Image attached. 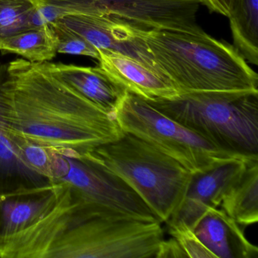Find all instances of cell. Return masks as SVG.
<instances>
[{
	"label": "cell",
	"mask_w": 258,
	"mask_h": 258,
	"mask_svg": "<svg viewBox=\"0 0 258 258\" xmlns=\"http://www.w3.org/2000/svg\"><path fill=\"white\" fill-rule=\"evenodd\" d=\"M0 132L16 143L80 159L123 134L114 116L51 73L45 62L0 64Z\"/></svg>",
	"instance_id": "1"
},
{
	"label": "cell",
	"mask_w": 258,
	"mask_h": 258,
	"mask_svg": "<svg viewBox=\"0 0 258 258\" xmlns=\"http://www.w3.org/2000/svg\"><path fill=\"white\" fill-rule=\"evenodd\" d=\"M149 52L179 93L258 91L257 74L232 45L203 30L144 31Z\"/></svg>",
	"instance_id": "2"
},
{
	"label": "cell",
	"mask_w": 258,
	"mask_h": 258,
	"mask_svg": "<svg viewBox=\"0 0 258 258\" xmlns=\"http://www.w3.org/2000/svg\"><path fill=\"white\" fill-rule=\"evenodd\" d=\"M80 159L123 179L162 223H167L182 205L192 176L180 163L126 132L89 151Z\"/></svg>",
	"instance_id": "3"
},
{
	"label": "cell",
	"mask_w": 258,
	"mask_h": 258,
	"mask_svg": "<svg viewBox=\"0 0 258 258\" xmlns=\"http://www.w3.org/2000/svg\"><path fill=\"white\" fill-rule=\"evenodd\" d=\"M147 101L222 150L258 159V91L191 92Z\"/></svg>",
	"instance_id": "4"
},
{
	"label": "cell",
	"mask_w": 258,
	"mask_h": 258,
	"mask_svg": "<svg viewBox=\"0 0 258 258\" xmlns=\"http://www.w3.org/2000/svg\"><path fill=\"white\" fill-rule=\"evenodd\" d=\"M161 224L85 202L48 258H157Z\"/></svg>",
	"instance_id": "5"
},
{
	"label": "cell",
	"mask_w": 258,
	"mask_h": 258,
	"mask_svg": "<svg viewBox=\"0 0 258 258\" xmlns=\"http://www.w3.org/2000/svg\"><path fill=\"white\" fill-rule=\"evenodd\" d=\"M114 117L123 132L152 145L180 163L192 174L232 160H249L214 146L146 99L129 92L119 104Z\"/></svg>",
	"instance_id": "6"
},
{
	"label": "cell",
	"mask_w": 258,
	"mask_h": 258,
	"mask_svg": "<svg viewBox=\"0 0 258 258\" xmlns=\"http://www.w3.org/2000/svg\"><path fill=\"white\" fill-rule=\"evenodd\" d=\"M199 0H42L45 23L69 15L102 16L143 31H199Z\"/></svg>",
	"instance_id": "7"
},
{
	"label": "cell",
	"mask_w": 258,
	"mask_h": 258,
	"mask_svg": "<svg viewBox=\"0 0 258 258\" xmlns=\"http://www.w3.org/2000/svg\"><path fill=\"white\" fill-rule=\"evenodd\" d=\"M52 174L53 182L69 184L89 203L141 220H159L123 179L86 160L56 154Z\"/></svg>",
	"instance_id": "8"
},
{
	"label": "cell",
	"mask_w": 258,
	"mask_h": 258,
	"mask_svg": "<svg viewBox=\"0 0 258 258\" xmlns=\"http://www.w3.org/2000/svg\"><path fill=\"white\" fill-rule=\"evenodd\" d=\"M85 202L69 184L63 182L59 198L47 214L17 233L0 237V257L48 258Z\"/></svg>",
	"instance_id": "9"
},
{
	"label": "cell",
	"mask_w": 258,
	"mask_h": 258,
	"mask_svg": "<svg viewBox=\"0 0 258 258\" xmlns=\"http://www.w3.org/2000/svg\"><path fill=\"white\" fill-rule=\"evenodd\" d=\"M55 21L84 37L98 51L127 55L164 75L149 52L143 30L102 16L69 15Z\"/></svg>",
	"instance_id": "10"
},
{
	"label": "cell",
	"mask_w": 258,
	"mask_h": 258,
	"mask_svg": "<svg viewBox=\"0 0 258 258\" xmlns=\"http://www.w3.org/2000/svg\"><path fill=\"white\" fill-rule=\"evenodd\" d=\"M250 161L232 160L192 174L182 205L167 225L183 224L193 230L207 211L220 207L226 188Z\"/></svg>",
	"instance_id": "11"
},
{
	"label": "cell",
	"mask_w": 258,
	"mask_h": 258,
	"mask_svg": "<svg viewBox=\"0 0 258 258\" xmlns=\"http://www.w3.org/2000/svg\"><path fill=\"white\" fill-rule=\"evenodd\" d=\"M99 52V66L129 93L146 100L172 99L179 94L165 75L143 63L117 52Z\"/></svg>",
	"instance_id": "12"
},
{
	"label": "cell",
	"mask_w": 258,
	"mask_h": 258,
	"mask_svg": "<svg viewBox=\"0 0 258 258\" xmlns=\"http://www.w3.org/2000/svg\"><path fill=\"white\" fill-rule=\"evenodd\" d=\"M45 64L52 75L114 117L116 109L127 91L102 68L99 66L84 67L50 61Z\"/></svg>",
	"instance_id": "13"
},
{
	"label": "cell",
	"mask_w": 258,
	"mask_h": 258,
	"mask_svg": "<svg viewBox=\"0 0 258 258\" xmlns=\"http://www.w3.org/2000/svg\"><path fill=\"white\" fill-rule=\"evenodd\" d=\"M193 231L217 258L257 257V247L247 239L240 225L222 209L207 211Z\"/></svg>",
	"instance_id": "14"
},
{
	"label": "cell",
	"mask_w": 258,
	"mask_h": 258,
	"mask_svg": "<svg viewBox=\"0 0 258 258\" xmlns=\"http://www.w3.org/2000/svg\"><path fill=\"white\" fill-rule=\"evenodd\" d=\"M62 187L63 182H49L31 198L0 194V237L17 233L42 218L56 203Z\"/></svg>",
	"instance_id": "15"
},
{
	"label": "cell",
	"mask_w": 258,
	"mask_h": 258,
	"mask_svg": "<svg viewBox=\"0 0 258 258\" xmlns=\"http://www.w3.org/2000/svg\"><path fill=\"white\" fill-rule=\"evenodd\" d=\"M220 207L240 226L257 223L258 160L248 161L245 168L229 184Z\"/></svg>",
	"instance_id": "16"
},
{
	"label": "cell",
	"mask_w": 258,
	"mask_h": 258,
	"mask_svg": "<svg viewBox=\"0 0 258 258\" xmlns=\"http://www.w3.org/2000/svg\"><path fill=\"white\" fill-rule=\"evenodd\" d=\"M229 19L234 47L246 61L258 64V0H233Z\"/></svg>",
	"instance_id": "17"
},
{
	"label": "cell",
	"mask_w": 258,
	"mask_h": 258,
	"mask_svg": "<svg viewBox=\"0 0 258 258\" xmlns=\"http://www.w3.org/2000/svg\"><path fill=\"white\" fill-rule=\"evenodd\" d=\"M0 51L14 53L34 63L48 62L57 54V43L49 24L28 30L3 42Z\"/></svg>",
	"instance_id": "18"
},
{
	"label": "cell",
	"mask_w": 258,
	"mask_h": 258,
	"mask_svg": "<svg viewBox=\"0 0 258 258\" xmlns=\"http://www.w3.org/2000/svg\"><path fill=\"white\" fill-rule=\"evenodd\" d=\"M42 0H0V46L13 36L46 25L40 15Z\"/></svg>",
	"instance_id": "19"
},
{
	"label": "cell",
	"mask_w": 258,
	"mask_h": 258,
	"mask_svg": "<svg viewBox=\"0 0 258 258\" xmlns=\"http://www.w3.org/2000/svg\"><path fill=\"white\" fill-rule=\"evenodd\" d=\"M0 174L20 176L33 182L43 178L24 161L16 143L2 132H0Z\"/></svg>",
	"instance_id": "20"
},
{
	"label": "cell",
	"mask_w": 258,
	"mask_h": 258,
	"mask_svg": "<svg viewBox=\"0 0 258 258\" xmlns=\"http://www.w3.org/2000/svg\"><path fill=\"white\" fill-rule=\"evenodd\" d=\"M48 24L56 40L58 53L82 55L99 60V51L84 37L56 21Z\"/></svg>",
	"instance_id": "21"
},
{
	"label": "cell",
	"mask_w": 258,
	"mask_h": 258,
	"mask_svg": "<svg viewBox=\"0 0 258 258\" xmlns=\"http://www.w3.org/2000/svg\"><path fill=\"white\" fill-rule=\"evenodd\" d=\"M168 232L180 246L186 257L217 258L199 239L194 231L183 224H167Z\"/></svg>",
	"instance_id": "22"
},
{
	"label": "cell",
	"mask_w": 258,
	"mask_h": 258,
	"mask_svg": "<svg viewBox=\"0 0 258 258\" xmlns=\"http://www.w3.org/2000/svg\"><path fill=\"white\" fill-rule=\"evenodd\" d=\"M16 144L19 148L21 156L24 161L35 173L43 178H46L50 182L52 176V152L35 145L16 143Z\"/></svg>",
	"instance_id": "23"
},
{
	"label": "cell",
	"mask_w": 258,
	"mask_h": 258,
	"mask_svg": "<svg viewBox=\"0 0 258 258\" xmlns=\"http://www.w3.org/2000/svg\"><path fill=\"white\" fill-rule=\"evenodd\" d=\"M164 257H186V256L177 241L172 238L169 241H166L164 239L160 247L157 258Z\"/></svg>",
	"instance_id": "24"
},
{
	"label": "cell",
	"mask_w": 258,
	"mask_h": 258,
	"mask_svg": "<svg viewBox=\"0 0 258 258\" xmlns=\"http://www.w3.org/2000/svg\"><path fill=\"white\" fill-rule=\"evenodd\" d=\"M210 11L227 17L230 13L233 0H199Z\"/></svg>",
	"instance_id": "25"
}]
</instances>
